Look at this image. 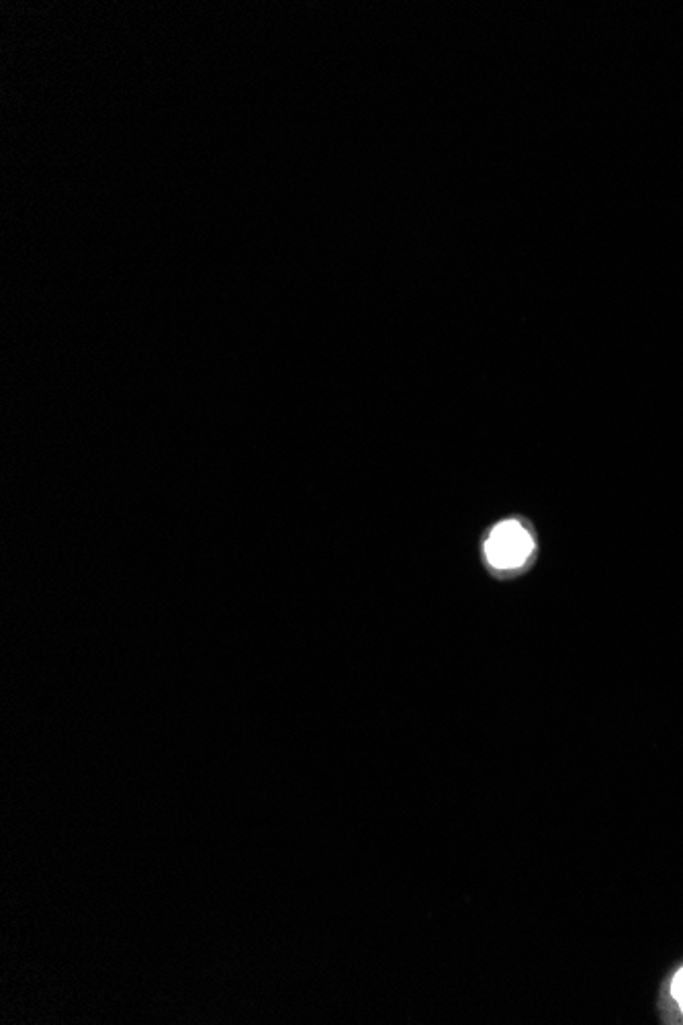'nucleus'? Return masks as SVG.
<instances>
[{
    "instance_id": "1",
    "label": "nucleus",
    "mask_w": 683,
    "mask_h": 1025,
    "mask_svg": "<svg viewBox=\"0 0 683 1025\" xmlns=\"http://www.w3.org/2000/svg\"><path fill=\"white\" fill-rule=\"evenodd\" d=\"M534 551V541L528 534V530L516 522L508 520L495 526L489 534L485 543V557L491 563V567L510 571L528 561V557Z\"/></svg>"
},
{
    "instance_id": "2",
    "label": "nucleus",
    "mask_w": 683,
    "mask_h": 1025,
    "mask_svg": "<svg viewBox=\"0 0 683 1025\" xmlns=\"http://www.w3.org/2000/svg\"><path fill=\"white\" fill-rule=\"evenodd\" d=\"M669 995L671 999L675 1001V1005L679 1007L681 1015H683V966L677 968V972L673 974L671 983H669Z\"/></svg>"
}]
</instances>
